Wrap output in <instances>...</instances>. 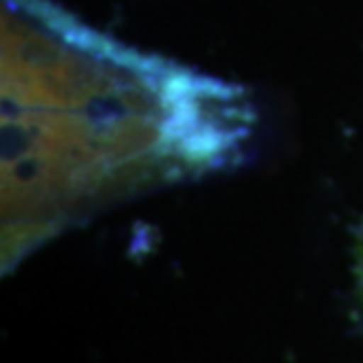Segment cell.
Here are the masks:
<instances>
[{
    "instance_id": "cell-1",
    "label": "cell",
    "mask_w": 363,
    "mask_h": 363,
    "mask_svg": "<svg viewBox=\"0 0 363 363\" xmlns=\"http://www.w3.org/2000/svg\"><path fill=\"white\" fill-rule=\"evenodd\" d=\"M248 97L43 0H3V272L101 210L238 163Z\"/></svg>"
},
{
    "instance_id": "cell-2",
    "label": "cell",
    "mask_w": 363,
    "mask_h": 363,
    "mask_svg": "<svg viewBox=\"0 0 363 363\" xmlns=\"http://www.w3.org/2000/svg\"><path fill=\"white\" fill-rule=\"evenodd\" d=\"M352 300H354V314H357L359 323L363 325V222L354 238L352 250Z\"/></svg>"
}]
</instances>
